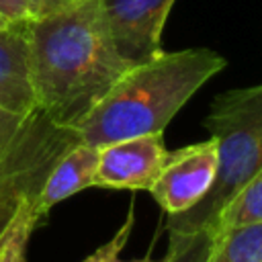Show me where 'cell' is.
<instances>
[{
  "label": "cell",
  "instance_id": "14",
  "mask_svg": "<svg viewBox=\"0 0 262 262\" xmlns=\"http://www.w3.org/2000/svg\"><path fill=\"white\" fill-rule=\"evenodd\" d=\"M133 221H135V209H133V203L127 211V217L123 221V225L117 229V233L106 242L102 244L98 250H94L84 262H115L121 254V250L125 248L127 239L131 237V229H133Z\"/></svg>",
  "mask_w": 262,
  "mask_h": 262
},
{
  "label": "cell",
  "instance_id": "4",
  "mask_svg": "<svg viewBox=\"0 0 262 262\" xmlns=\"http://www.w3.org/2000/svg\"><path fill=\"white\" fill-rule=\"evenodd\" d=\"M78 141L74 127L57 125L41 108L14 115L0 106V233L20 201L41 190L53 164Z\"/></svg>",
  "mask_w": 262,
  "mask_h": 262
},
{
  "label": "cell",
  "instance_id": "17",
  "mask_svg": "<svg viewBox=\"0 0 262 262\" xmlns=\"http://www.w3.org/2000/svg\"><path fill=\"white\" fill-rule=\"evenodd\" d=\"M10 23H12V20H8V18H4V16L0 14V29H6Z\"/></svg>",
  "mask_w": 262,
  "mask_h": 262
},
{
  "label": "cell",
  "instance_id": "3",
  "mask_svg": "<svg viewBox=\"0 0 262 262\" xmlns=\"http://www.w3.org/2000/svg\"><path fill=\"white\" fill-rule=\"evenodd\" d=\"M205 129L217 143L215 182L188 211L168 215V231L213 227L225 203L262 170V84L215 96Z\"/></svg>",
  "mask_w": 262,
  "mask_h": 262
},
{
  "label": "cell",
  "instance_id": "7",
  "mask_svg": "<svg viewBox=\"0 0 262 262\" xmlns=\"http://www.w3.org/2000/svg\"><path fill=\"white\" fill-rule=\"evenodd\" d=\"M168 149L162 133L121 139L100 147L92 186L115 190H149L158 180Z\"/></svg>",
  "mask_w": 262,
  "mask_h": 262
},
{
  "label": "cell",
  "instance_id": "11",
  "mask_svg": "<svg viewBox=\"0 0 262 262\" xmlns=\"http://www.w3.org/2000/svg\"><path fill=\"white\" fill-rule=\"evenodd\" d=\"M37 194L20 201L14 215L0 233V262H27V244L37 225L45 219L37 211Z\"/></svg>",
  "mask_w": 262,
  "mask_h": 262
},
{
  "label": "cell",
  "instance_id": "1",
  "mask_svg": "<svg viewBox=\"0 0 262 262\" xmlns=\"http://www.w3.org/2000/svg\"><path fill=\"white\" fill-rule=\"evenodd\" d=\"M29 57L37 106L57 125L74 129L135 66L119 55L98 0L31 18Z\"/></svg>",
  "mask_w": 262,
  "mask_h": 262
},
{
  "label": "cell",
  "instance_id": "5",
  "mask_svg": "<svg viewBox=\"0 0 262 262\" xmlns=\"http://www.w3.org/2000/svg\"><path fill=\"white\" fill-rule=\"evenodd\" d=\"M217 176V143L213 137L168 151L164 168L149 188L168 215H178L196 205Z\"/></svg>",
  "mask_w": 262,
  "mask_h": 262
},
{
  "label": "cell",
  "instance_id": "2",
  "mask_svg": "<svg viewBox=\"0 0 262 262\" xmlns=\"http://www.w3.org/2000/svg\"><path fill=\"white\" fill-rule=\"evenodd\" d=\"M223 68L225 59L207 47L162 51L131 66L76 131L98 149L121 139L164 133L186 100Z\"/></svg>",
  "mask_w": 262,
  "mask_h": 262
},
{
  "label": "cell",
  "instance_id": "6",
  "mask_svg": "<svg viewBox=\"0 0 262 262\" xmlns=\"http://www.w3.org/2000/svg\"><path fill=\"white\" fill-rule=\"evenodd\" d=\"M119 55L141 63L162 53V29L174 0H98Z\"/></svg>",
  "mask_w": 262,
  "mask_h": 262
},
{
  "label": "cell",
  "instance_id": "10",
  "mask_svg": "<svg viewBox=\"0 0 262 262\" xmlns=\"http://www.w3.org/2000/svg\"><path fill=\"white\" fill-rule=\"evenodd\" d=\"M262 223V170L256 172L219 211L213 231L223 235L227 231Z\"/></svg>",
  "mask_w": 262,
  "mask_h": 262
},
{
  "label": "cell",
  "instance_id": "13",
  "mask_svg": "<svg viewBox=\"0 0 262 262\" xmlns=\"http://www.w3.org/2000/svg\"><path fill=\"white\" fill-rule=\"evenodd\" d=\"M168 250L162 262H207L219 242L211 227L196 231H168Z\"/></svg>",
  "mask_w": 262,
  "mask_h": 262
},
{
  "label": "cell",
  "instance_id": "12",
  "mask_svg": "<svg viewBox=\"0 0 262 262\" xmlns=\"http://www.w3.org/2000/svg\"><path fill=\"white\" fill-rule=\"evenodd\" d=\"M207 262H262V223L223 233Z\"/></svg>",
  "mask_w": 262,
  "mask_h": 262
},
{
  "label": "cell",
  "instance_id": "16",
  "mask_svg": "<svg viewBox=\"0 0 262 262\" xmlns=\"http://www.w3.org/2000/svg\"><path fill=\"white\" fill-rule=\"evenodd\" d=\"M0 14L8 20H29L27 0H0Z\"/></svg>",
  "mask_w": 262,
  "mask_h": 262
},
{
  "label": "cell",
  "instance_id": "8",
  "mask_svg": "<svg viewBox=\"0 0 262 262\" xmlns=\"http://www.w3.org/2000/svg\"><path fill=\"white\" fill-rule=\"evenodd\" d=\"M29 20H12L0 29V106L14 115L39 108L31 78Z\"/></svg>",
  "mask_w": 262,
  "mask_h": 262
},
{
  "label": "cell",
  "instance_id": "15",
  "mask_svg": "<svg viewBox=\"0 0 262 262\" xmlns=\"http://www.w3.org/2000/svg\"><path fill=\"white\" fill-rule=\"evenodd\" d=\"M27 2H29V16L39 18V16H47L63 8H70L82 0H27Z\"/></svg>",
  "mask_w": 262,
  "mask_h": 262
},
{
  "label": "cell",
  "instance_id": "18",
  "mask_svg": "<svg viewBox=\"0 0 262 262\" xmlns=\"http://www.w3.org/2000/svg\"><path fill=\"white\" fill-rule=\"evenodd\" d=\"M115 262H121V260H119V258H117V260H115ZM127 262H154V260H151V258H149V256H145V258H141V260H127Z\"/></svg>",
  "mask_w": 262,
  "mask_h": 262
},
{
  "label": "cell",
  "instance_id": "9",
  "mask_svg": "<svg viewBox=\"0 0 262 262\" xmlns=\"http://www.w3.org/2000/svg\"><path fill=\"white\" fill-rule=\"evenodd\" d=\"M100 149L94 145H88L84 141H78L72 145L49 170L39 194H37V211L47 217L49 209L68 196L90 188L96 166H98Z\"/></svg>",
  "mask_w": 262,
  "mask_h": 262
}]
</instances>
